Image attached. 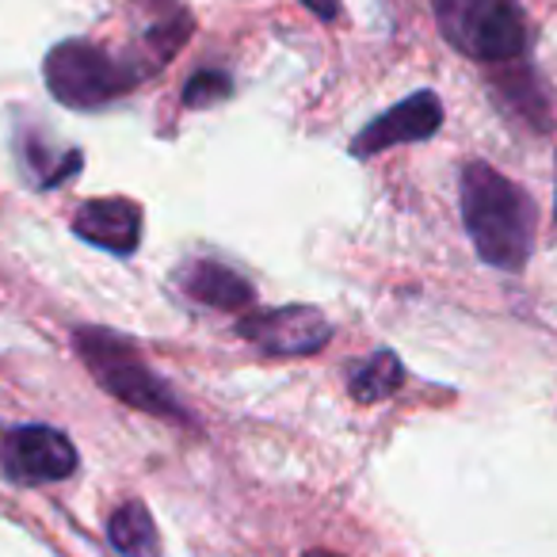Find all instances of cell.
<instances>
[{
	"instance_id": "3",
	"label": "cell",
	"mask_w": 557,
	"mask_h": 557,
	"mask_svg": "<svg viewBox=\"0 0 557 557\" xmlns=\"http://www.w3.org/2000/svg\"><path fill=\"white\" fill-rule=\"evenodd\" d=\"M146 77L141 62H119L103 47L88 39H65L42 62V81L62 108L96 111L115 103Z\"/></svg>"
},
{
	"instance_id": "6",
	"label": "cell",
	"mask_w": 557,
	"mask_h": 557,
	"mask_svg": "<svg viewBox=\"0 0 557 557\" xmlns=\"http://www.w3.org/2000/svg\"><path fill=\"white\" fill-rule=\"evenodd\" d=\"M237 336L275 359L318 356L333 341V321L313 306H278V310L240 313Z\"/></svg>"
},
{
	"instance_id": "10",
	"label": "cell",
	"mask_w": 557,
	"mask_h": 557,
	"mask_svg": "<svg viewBox=\"0 0 557 557\" xmlns=\"http://www.w3.org/2000/svg\"><path fill=\"white\" fill-rule=\"evenodd\" d=\"M108 542L119 557H157V549H161L153 516H149V508L138 500H126L111 511Z\"/></svg>"
},
{
	"instance_id": "9",
	"label": "cell",
	"mask_w": 557,
	"mask_h": 557,
	"mask_svg": "<svg viewBox=\"0 0 557 557\" xmlns=\"http://www.w3.org/2000/svg\"><path fill=\"white\" fill-rule=\"evenodd\" d=\"M176 283L195 302L214 306V310H248L256 298L252 283L240 271L225 268L218 260H191L176 271Z\"/></svg>"
},
{
	"instance_id": "12",
	"label": "cell",
	"mask_w": 557,
	"mask_h": 557,
	"mask_svg": "<svg viewBox=\"0 0 557 557\" xmlns=\"http://www.w3.org/2000/svg\"><path fill=\"white\" fill-rule=\"evenodd\" d=\"M233 96V77L222 70H199L184 85V108H210V103H222Z\"/></svg>"
},
{
	"instance_id": "1",
	"label": "cell",
	"mask_w": 557,
	"mask_h": 557,
	"mask_svg": "<svg viewBox=\"0 0 557 557\" xmlns=\"http://www.w3.org/2000/svg\"><path fill=\"white\" fill-rule=\"evenodd\" d=\"M462 222L478 256L488 268L523 271L534 248V202L516 180L485 161L462 169Z\"/></svg>"
},
{
	"instance_id": "4",
	"label": "cell",
	"mask_w": 557,
	"mask_h": 557,
	"mask_svg": "<svg viewBox=\"0 0 557 557\" xmlns=\"http://www.w3.org/2000/svg\"><path fill=\"white\" fill-rule=\"evenodd\" d=\"M435 24L458 54L485 65L523 58L527 20L519 0H432Z\"/></svg>"
},
{
	"instance_id": "14",
	"label": "cell",
	"mask_w": 557,
	"mask_h": 557,
	"mask_svg": "<svg viewBox=\"0 0 557 557\" xmlns=\"http://www.w3.org/2000/svg\"><path fill=\"white\" fill-rule=\"evenodd\" d=\"M302 557H341V554H329V549H310V554H302Z\"/></svg>"
},
{
	"instance_id": "2",
	"label": "cell",
	"mask_w": 557,
	"mask_h": 557,
	"mask_svg": "<svg viewBox=\"0 0 557 557\" xmlns=\"http://www.w3.org/2000/svg\"><path fill=\"white\" fill-rule=\"evenodd\" d=\"M73 348L85 359L92 379L100 382V389H108V394L119 397L123 405L149 412V417L187 420L180 397L157 379L153 367L141 363L138 348H134L126 336L111 333V329H77V333H73Z\"/></svg>"
},
{
	"instance_id": "11",
	"label": "cell",
	"mask_w": 557,
	"mask_h": 557,
	"mask_svg": "<svg viewBox=\"0 0 557 557\" xmlns=\"http://www.w3.org/2000/svg\"><path fill=\"white\" fill-rule=\"evenodd\" d=\"M401 386H405V367H401V359L386 348L374 351L363 363H351V371H348V394L363 405L386 401V397H394Z\"/></svg>"
},
{
	"instance_id": "5",
	"label": "cell",
	"mask_w": 557,
	"mask_h": 557,
	"mask_svg": "<svg viewBox=\"0 0 557 557\" xmlns=\"http://www.w3.org/2000/svg\"><path fill=\"white\" fill-rule=\"evenodd\" d=\"M77 470V447L50 424H20L0 432V473L12 485H50Z\"/></svg>"
},
{
	"instance_id": "8",
	"label": "cell",
	"mask_w": 557,
	"mask_h": 557,
	"mask_svg": "<svg viewBox=\"0 0 557 557\" xmlns=\"http://www.w3.org/2000/svg\"><path fill=\"white\" fill-rule=\"evenodd\" d=\"M73 233L88 245L115 256H134L141 245V207L123 195L115 199H88L73 214Z\"/></svg>"
},
{
	"instance_id": "7",
	"label": "cell",
	"mask_w": 557,
	"mask_h": 557,
	"mask_svg": "<svg viewBox=\"0 0 557 557\" xmlns=\"http://www.w3.org/2000/svg\"><path fill=\"white\" fill-rule=\"evenodd\" d=\"M443 126V103L435 92H412L386 115L371 119L363 131L351 138V157H379L394 146H409V141L435 138Z\"/></svg>"
},
{
	"instance_id": "13",
	"label": "cell",
	"mask_w": 557,
	"mask_h": 557,
	"mask_svg": "<svg viewBox=\"0 0 557 557\" xmlns=\"http://www.w3.org/2000/svg\"><path fill=\"white\" fill-rule=\"evenodd\" d=\"M302 4L318 20H336V16H341V0H302Z\"/></svg>"
},
{
	"instance_id": "15",
	"label": "cell",
	"mask_w": 557,
	"mask_h": 557,
	"mask_svg": "<svg viewBox=\"0 0 557 557\" xmlns=\"http://www.w3.org/2000/svg\"><path fill=\"white\" fill-rule=\"evenodd\" d=\"M554 230H557V195H554Z\"/></svg>"
}]
</instances>
